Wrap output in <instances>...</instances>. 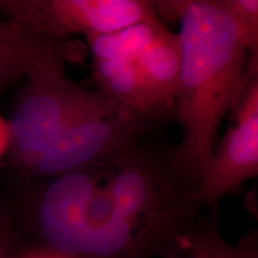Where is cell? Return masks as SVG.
Returning <instances> with one entry per match:
<instances>
[{
    "mask_svg": "<svg viewBox=\"0 0 258 258\" xmlns=\"http://www.w3.org/2000/svg\"><path fill=\"white\" fill-rule=\"evenodd\" d=\"M179 19L182 71L177 115L183 129L178 161L196 180L207 170L220 123L233 111L257 70L220 0L153 3Z\"/></svg>",
    "mask_w": 258,
    "mask_h": 258,
    "instance_id": "cell-1",
    "label": "cell"
},
{
    "mask_svg": "<svg viewBox=\"0 0 258 258\" xmlns=\"http://www.w3.org/2000/svg\"><path fill=\"white\" fill-rule=\"evenodd\" d=\"M25 79L8 121V152L16 167L29 172L54 139L96 101L98 92L67 78L56 46L37 61Z\"/></svg>",
    "mask_w": 258,
    "mask_h": 258,
    "instance_id": "cell-2",
    "label": "cell"
},
{
    "mask_svg": "<svg viewBox=\"0 0 258 258\" xmlns=\"http://www.w3.org/2000/svg\"><path fill=\"white\" fill-rule=\"evenodd\" d=\"M145 120L147 117L118 108L98 92L96 101L54 139L29 173L54 178L89 169L131 146Z\"/></svg>",
    "mask_w": 258,
    "mask_h": 258,
    "instance_id": "cell-3",
    "label": "cell"
},
{
    "mask_svg": "<svg viewBox=\"0 0 258 258\" xmlns=\"http://www.w3.org/2000/svg\"><path fill=\"white\" fill-rule=\"evenodd\" d=\"M0 14L53 41L110 34L157 15L145 0H0Z\"/></svg>",
    "mask_w": 258,
    "mask_h": 258,
    "instance_id": "cell-4",
    "label": "cell"
},
{
    "mask_svg": "<svg viewBox=\"0 0 258 258\" xmlns=\"http://www.w3.org/2000/svg\"><path fill=\"white\" fill-rule=\"evenodd\" d=\"M257 175L258 79L253 74L233 110V123L192 191L194 200L214 208L226 194Z\"/></svg>",
    "mask_w": 258,
    "mask_h": 258,
    "instance_id": "cell-5",
    "label": "cell"
},
{
    "mask_svg": "<svg viewBox=\"0 0 258 258\" xmlns=\"http://www.w3.org/2000/svg\"><path fill=\"white\" fill-rule=\"evenodd\" d=\"M97 186V177L86 169L54 177L42 191L35 221L46 252L82 258L86 209Z\"/></svg>",
    "mask_w": 258,
    "mask_h": 258,
    "instance_id": "cell-6",
    "label": "cell"
},
{
    "mask_svg": "<svg viewBox=\"0 0 258 258\" xmlns=\"http://www.w3.org/2000/svg\"><path fill=\"white\" fill-rule=\"evenodd\" d=\"M137 63L157 110L175 104L182 71L178 35L164 27L138 56Z\"/></svg>",
    "mask_w": 258,
    "mask_h": 258,
    "instance_id": "cell-7",
    "label": "cell"
},
{
    "mask_svg": "<svg viewBox=\"0 0 258 258\" xmlns=\"http://www.w3.org/2000/svg\"><path fill=\"white\" fill-rule=\"evenodd\" d=\"M93 70L99 93L114 105L144 117L157 111L137 60H93Z\"/></svg>",
    "mask_w": 258,
    "mask_h": 258,
    "instance_id": "cell-8",
    "label": "cell"
},
{
    "mask_svg": "<svg viewBox=\"0 0 258 258\" xmlns=\"http://www.w3.org/2000/svg\"><path fill=\"white\" fill-rule=\"evenodd\" d=\"M55 44L9 19L0 18V95L32 67Z\"/></svg>",
    "mask_w": 258,
    "mask_h": 258,
    "instance_id": "cell-9",
    "label": "cell"
},
{
    "mask_svg": "<svg viewBox=\"0 0 258 258\" xmlns=\"http://www.w3.org/2000/svg\"><path fill=\"white\" fill-rule=\"evenodd\" d=\"M164 25L157 16L132 27L105 35L88 37L93 60H137Z\"/></svg>",
    "mask_w": 258,
    "mask_h": 258,
    "instance_id": "cell-10",
    "label": "cell"
},
{
    "mask_svg": "<svg viewBox=\"0 0 258 258\" xmlns=\"http://www.w3.org/2000/svg\"><path fill=\"white\" fill-rule=\"evenodd\" d=\"M179 249L191 258H258L256 231L241 238L238 244L222 239L214 225L198 222L182 238Z\"/></svg>",
    "mask_w": 258,
    "mask_h": 258,
    "instance_id": "cell-11",
    "label": "cell"
},
{
    "mask_svg": "<svg viewBox=\"0 0 258 258\" xmlns=\"http://www.w3.org/2000/svg\"><path fill=\"white\" fill-rule=\"evenodd\" d=\"M230 16L251 61L258 53V2L257 0H220Z\"/></svg>",
    "mask_w": 258,
    "mask_h": 258,
    "instance_id": "cell-12",
    "label": "cell"
},
{
    "mask_svg": "<svg viewBox=\"0 0 258 258\" xmlns=\"http://www.w3.org/2000/svg\"><path fill=\"white\" fill-rule=\"evenodd\" d=\"M10 145V132L8 121L0 116V158L8 152Z\"/></svg>",
    "mask_w": 258,
    "mask_h": 258,
    "instance_id": "cell-13",
    "label": "cell"
},
{
    "mask_svg": "<svg viewBox=\"0 0 258 258\" xmlns=\"http://www.w3.org/2000/svg\"><path fill=\"white\" fill-rule=\"evenodd\" d=\"M8 244V233H6V227L3 220L2 214H0V245Z\"/></svg>",
    "mask_w": 258,
    "mask_h": 258,
    "instance_id": "cell-14",
    "label": "cell"
},
{
    "mask_svg": "<svg viewBox=\"0 0 258 258\" xmlns=\"http://www.w3.org/2000/svg\"><path fill=\"white\" fill-rule=\"evenodd\" d=\"M27 258H60L57 256H54V254L48 253L46 251H43L42 253H36V254H32V256H29Z\"/></svg>",
    "mask_w": 258,
    "mask_h": 258,
    "instance_id": "cell-15",
    "label": "cell"
},
{
    "mask_svg": "<svg viewBox=\"0 0 258 258\" xmlns=\"http://www.w3.org/2000/svg\"><path fill=\"white\" fill-rule=\"evenodd\" d=\"M167 258H191V257H190L186 252H184V251L179 249L176 253H173L172 256H170V257H167Z\"/></svg>",
    "mask_w": 258,
    "mask_h": 258,
    "instance_id": "cell-16",
    "label": "cell"
}]
</instances>
